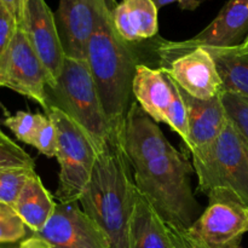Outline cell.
Wrapping results in <instances>:
<instances>
[{
  "mask_svg": "<svg viewBox=\"0 0 248 248\" xmlns=\"http://www.w3.org/2000/svg\"><path fill=\"white\" fill-rule=\"evenodd\" d=\"M137 188L133 171L115 135L97 155L80 196L82 211L103 229L110 248H131L130 222Z\"/></svg>",
  "mask_w": 248,
  "mask_h": 248,
  "instance_id": "6da1fadb",
  "label": "cell"
},
{
  "mask_svg": "<svg viewBox=\"0 0 248 248\" xmlns=\"http://www.w3.org/2000/svg\"><path fill=\"white\" fill-rule=\"evenodd\" d=\"M116 2L107 0L86 46V61L113 132L119 130L132 102L137 63L131 44L119 36L111 18Z\"/></svg>",
  "mask_w": 248,
  "mask_h": 248,
  "instance_id": "7a4b0ae2",
  "label": "cell"
},
{
  "mask_svg": "<svg viewBox=\"0 0 248 248\" xmlns=\"http://www.w3.org/2000/svg\"><path fill=\"white\" fill-rule=\"evenodd\" d=\"M132 171L137 190L160 217L186 239L188 230L202 213L191 189L190 179L195 173L193 162L177 152Z\"/></svg>",
  "mask_w": 248,
  "mask_h": 248,
  "instance_id": "3957f363",
  "label": "cell"
},
{
  "mask_svg": "<svg viewBox=\"0 0 248 248\" xmlns=\"http://www.w3.org/2000/svg\"><path fill=\"white\" fill-rule=\"evenodd\" d=\"M47 109L57 108L82 128L97 152L108 144L113 128L106 115L86 58L65 56L55 86L47 87Z\"/></svg>",
  "mask_w": 248,
  "mask_h": 248,
  "instance_id": "277c9868",
  "label": "cell"
},
{
  "mask_svg": "<svg viewBox=\"0 0 248 248\" xmlns=\"http://www.w3.org/2000/svg\"><path fill=\"white\" fill-rule=\"evenodd\" d=\"M191 154L199 189L203 194L227 188L248 206V150L230 120L215 140Z\"/></svg>",
  "mask_w": 248,
  "mask_h": 248,
  "instance_id": "5b68a950",
  "label": "cell"
},
{
  "mask_svg": "<svg viewBox=\"0 0 248 248\" xmlns=\"http://www.w3.org/2000/svg\"><path fill=\"white\" fill-rule=\"evenodd\" d=\"M57 133V157L60 164L56 198L61 203L79 201L91 177L98 152L79 125L57 108L45 111Z\"/></svg>",
  "mask_w": 248,
  "mask_h": 248,
  "instance_id": "8992f818",
  "label": "cell"
},
{
  "mask_svg": "<svg viewBox=\"0 0 248 248\" xmlns=\"http://www.w3.org/2000/svg\"><path fill=\"white\" fill-rule=\"evenodd\" d=\"M208 206L186 234L189 248H239L248 232V206L227 188L207 193Z\"/></svg>",
  "mask_w": 248,
  "mask_h": 248,
  "instance_id": "52a82bcc",
  "label": "cell"
},
{
  "mask_svg": "<svg viewBox=\"0 0 248 248\" xmlns=\"http://www.w3.org/2000/svg\"><path fill=\"white\" fill-rule=\"evenodd\" d=\"M0 86L33 99L47 110V74L19 26L0 57Z\"/></svg>",
  "mask_w": 248,
  "mask_h": 248,
  "instance_id": "ba28073f",
  "label": "cell"
},
{
  "mask_svg": "<svg viewBox=\"0 0 248 248\" xmlns=\"http://www.w3.org/2000/svg\"><path fill=\"white\" fill-rule=\"evenodd\" d=\"M160 69L181 90L199 99H211L223 91V82L210 51L202 46L183 51L156 48Z\"/></svg>",
  "mask_w": 248,
  "mask_h": 248,
  "instance_id": "9c48e42d",
  "label": "cell"
},
{
  "mask_svg": "<svg viewBox=\"0 0 248 248\" xmlns=\"http://www.w3.org/2000/svg\"><path fill=\"white\" fill-rule=\"evenodd\" d=\"M114 135L132 170L178 152L171 145L156 121L135 99L131 102L121 126Z\"/></svg>",
  "mask_w": 248,
  "mask_h": 248,
  "instance_id": "30bf717a",
  "label": "cell"
},
{
  "mask_svg": "<svg viewBox=\"0 0 248 248\" xmlns=\"http://www.w3.org/2000/svg\"><path fill=\"white\" fill-rule=\"evenodd\" d=\"M19 27L24 31L45 68L47 87L55 86L65 58L55 14L51 11L45 0H24Z\"/></svg>",
  "mask_w": 248,
  "mask_h": 248,
  "instance_id": "8fae6325",
  "label": "cell"
},
{
  "mask_svg": "<svg viewBox=\"0 0 248 248\" xmlns=\"http://www.w3.org/2000/svg\"><path fill=\"white\" fill-rule=\"evenodd\" d=\"M35 235L53 248H110L106 232L82 211L79 201L58 202L45 227Z\"/></svg>",
  "mask_w": 248,
  "mask_h": 248,
  "instance_id": "7c38bea8",
  "label": "cell"
},
{
  "mask_svg": "<svg viewBox=\"0 0 248 248\" xmlns=\"http://www.w3.org/2000/svg\"><path fill=\"white\" fill-rule=\"evenodd\" d=\"M248 36V0H229L215 19L198 35L184 41L160 40L157 47L183 51L202 47L228 48L242 45Z\"/></svg>",
  "mask_w": 248,
  "mask_h": 248,
  "instance_id": "4fadbf2b",
  "label": "cell"
},
{
  "mask_svg": "<svg viewBox=\"0 0 248 248\" xmlns=\"http://www.w3.org/2000/svg\"><path fill=\"white\" fill-rule=\"evenodd\" d=\"M107 0H60L55 14L67 57L86 58V46Z\"/></svg>",
  "mask_w": 248,
  "mask_h": 248,
  "instance_id": "5bb4252c",
  "label": "cell"
},
{
  "mask_svg": "<svg viewBox=\"0 0 248 248\" xmlns=\"http://www.w3.org/2000/svg\"><path fill=\"white\" fill-rule=\"evenodd\" d=\"M131 248H189L181 234L172 229L137 190L130 222Z\"/></svg>",
  "mask_w": 248,
  "mask_h": 248,
  "instance_id": "9a60e30c",
  "label": "cell"
},
{
  "mask_svg": "<svg viewBox=\"0 0 248 248\" xmlns=\"http://www.w3.org/2000/svg\"><path fill=\"white\" fill-rule=\"evenodd\" d=\"M181 93L188 110V149L193 153L215 140L229 123V119L222 102V92L211 99L195 98L183 90Z\"/></svg>",
  "mask_w": 248,
  "mask_h": 248,
  "instance_id": "2e32d148",
  "label": "cell"
},
{
  "mask_svg": "<svg viewBox=\"0 0 248 248\" xmlns=\"http://www.w3.org/2000/svg\"><path fill=\"white\" fill-rule=\"evenodd\" d=\"M157 11L154 0H123L111 9L114 28L128 44L152 39L159 29Z\"/></svg>",
  "mask_w": 248,
  "mask_h": 248,
  "instance_id": "e0dca14e",
  "label": "cell"
},
{
  "mask_svg": "<svg viewBox=\"0 0 248 248\" xmlns=\"http://www.w3.org/2000/svg\"><path fill=\"white\" fill-rule=\"evenodd\" d=\"M132 96L156 123H165L173 98V81L161 69L138 64L133 78Z\"/></svg>",
  "mask_w": 248,
  "mask_h": 248,
  "instance_id": "ac0fdd59",
  "label": "cell"
},
{
  "mask_svg": "<svg viewBox=\"0 0 248 248\" xmlns=\"http://www.w3.org/2000/svg\"><path fill=\"white\" fill-rule=\"evenodd\" d=\"M56 205L50 191L44 186L38 173L34 172L24 184L14 208L27 228L36 234L53 215Z\"/></svg>",
  "mask_w": 248,
  "mask_h": 248,
  "instance_id": "d6986e66",
  "label": "cell"
},
{
  "mask_svg": "<svg viewBox=\"0 0 248 248\" xmlns=\"http://www.w3.org/2000/svg\"><path fill=\"white\" fill-rule=\"evenodd\" d=\"M212 55L223 82V91L248 98V53L236 47H206Z\"/></svg>",
  "mask_w": 248,
  "mask_h": 248,
  "instance_id": "ffe728a7",
  "label": "cell"
},
{
  "mask_svg": "<svg viewBox=\"0 0 248 248\" xmlns=\"http://www.w3.org/2000/svg\"><path fill=\"white\" fill-rule=\"evenodd\" d=\"M46 115L40 113L31 114L29 111H17L15 115L4 120V125L12 131L16 138L28 145H33L34 138L45 121Z\"/></svg>",
  "mask_w": 248,
  "mask_h": 248,
  "instance_id": "44dd1931",
  "label": "cell"
},
{
  "mask_svg": "<svg viewBox=\"0 0 248 248\" xmlns=\"http://www.w3.org/2000/svg\"><path fill=\"white\" fill-rule=\"evenodd\" d=\"M222 102L230 123L234 125L248 150V98L229 91H222Z\"/></svg>",
  "mask_w": 248,
  "mask_h": 248,
  "instance_id": "7402d4cb",
  "label": "cell"
},
{
  "mask_svg": "<svg viewBox=\"0 0 248 248\" xmlns=\"http://www.w3.org/2000/svg\"><path fill=\"white\" fill-rule=\"evenodd\" d=\"M34 172L35 169H12L0 171V202L15 206L24 184Z\"/></svg>",
  "mask_w": 248,
  "mask_h": 248,
  "instance_id": "603a6c76",
  "label": "cell"
},
{
  "mask_svg": "<svg viewBox=\"0 0 248 248\" xmlns=\"http://www.w3.org/2000/svg\"><path fill=\"white\" fill-rule=\"evenodd\" d=\"M172 80V79H171ZM173 81V80H172ZM165 124L169 125L179 137L183 140L186 145H189V120L188 110H186V102L182 97L181 90L173 81V98L167 109Z\"/></svg>",
  "mask_w": 248,
  "mask_h": 248,
  "instance_id": "cb8c5ba5",
  "label": "cell"
},
{
  "mask_svg": "<svg viewBox=\"0 0 248 248\" xmlns=\"http://www.w3.org/2000/svg\"><path fill=\"white\" fill-rule=\"evenodd\" d=\"M27 225L14 206L0 202V244H14L27 236Z\"/></svg>",
  "mask_w": 248,
  "mask_h": 248,
  "instance_id": "d4e9b609",
  "label": "cell"
},
{
  "mask_svg": "<svg viewBox=\"0 0 248 248\" xmlns=\"http://www.w3.org/2000/svg\"><path fill=\"white\" fill-rule=\"evenodd\" d=\"M12 169H35L34 160L16 143H0V171Z\"/></svg>",
  "mask_w": 248,
  "mask_h": 248,
  "instance_id": "484cf974",
  "label": "cell"
},
{
  "mask_svg": "<svg viewBox=\"0 0 248 248\" xmlns=\"http://www.w3.org/2000/svg\"><path fill=\"white\" fill-rule=\"evenodd\" d=\"M31 147L47 157H56L57 155V133L55 125L46 115L45 121L39 128Z\"/></svg>",
  "mask_w": 248,
  "mask_h": 248,
  "instance_id": "4316f807",
  "label": "cell"
},
{
  "mask_svg": "<svg viewBox=\"0 0 248 248\" xmlns=\"http://www.w3.org/2000/svg\"><path fill=\"white\" fill-rule=\"evenodd\" d=\"M18 28V23L11 12L0 2V57L7 50Z\"/></svg>",
  "mask_w": 248,
  "mask_h": 248,
  "instance_id": "83f0119b",
  "label": "cell"
},
{
  "mask_svg": "<svg viewBox=\"0 0 248 248\" xmlns=\"http://www.w3.org/2000/svg\"><path fill=\"white\" fill-rule=\"evenodd\" d=\"M0 2L11 12V15L15 17L19 26L22 22V15H23L24 0H0Z\"/></svg>",
  "mask_w": 248,
  "mask_h": 248,
  "instance_id": "f1b7e54d",
  "label": "cell"
},
{
  "mask_svg": "<svg viewBox=\"0 0 248 248\" xmlns=\"http://www.w3.org/2000/svg\"><path fill=\"white\" fill-rule=\"evenodd\" d=\"M154 2L156 4L157 9L166 6V5L169 4H172V2H178L179 7H181L182 10L194 11V10H196L200 6L201 0H154Z\"/></svg>",
  "mask_w": 248,
  "mask_h": 248,
  "instance_id": "f546056e",
  "label": "cell"
},
{
  "mask_svg": "<svg viewBox=\"0 0 248 248\" xmlns=\"http://www.w3.org/2000/svg\"><path fill=\"white\" fill-rule=\"evenodd\" d=\"M18 248H53V247L51 246L47 241L41 239L40 236L33 234L31 236L24 239L23 241L19 244Z\"/></svg>",
  "mask_w": 248,
  "mask_h": 248,
  "instance_id": "4dcf8cb0",
  "label": "cell"
},
{
  "mask_svg": "<svg viewBox=\"0 0 248 248\" xmlns=\"http://www.w3.org/2000/svg\"><path fill=\"white\" fill-rule=\"evenodd\" d=\"M0 143H7V144H11V143H15L14 140H11V138L7 137V136L5 135L4 131L1 130V127H0Z\"/></svg>",
  "mask_w": 248,
  "mask_h": 248,
  "instance_id": "1f68e13d",
  "label": "cell"
},
{
  "mask_svg": "<svg viewBox=\"0 0 248 248\" xmlns=\"http://www.w3.org/2000/svg\"><path fill=\"white\" fill-rule=\"evenodd\" d=\"M237 48H239V50L241 51V52H246V53H248V36H247L246 40H245V43L242 44V45L237 46Z\"/></svg>",
  "mask_w": 248,
  "mask_h": 248,
  "instance_id": "d6a6232c",
  "label": "cell"
},
{
  "mask_svg": "<svg viewBox=\"0 0 248 248\" xmlns=\"http://www.w3.org/2000/svg\"><path fill=\"white\" fill-rule=\"evenodd\" d=\"M239 248H241V247H239Z\"/></svg>",
  "mask_w": 248,
  "mask_h": 248,
  "instance_id": "836d02e7",
  "label": "cell"
}]
</instances>
